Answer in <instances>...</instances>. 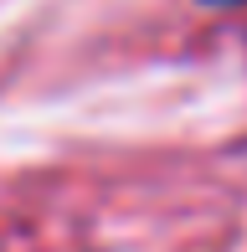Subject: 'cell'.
<instances>
[{
    "label": "cell",
    "mask_w": 247,
    "mask_h": 252,
    "mask_svg": "<svg viewBox=\"0 0 247 252\" xmlns=\"http://www.w3.org/2000/svg\"><path fill=\"white\" fill-rule=\"evenodd\" d=\"M201 5H247V0H201Z\"/></svg>",
    "instance_id": "6da1fadb"
}]
</instances>
